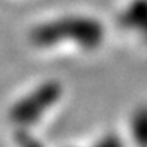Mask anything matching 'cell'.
Wrapping results in <instances>:
<instances>
[{
	"instance_id": "cell-1",
	"label": "cell",
	"mask_w": 147,
	"mask_h": 147,
	"mask_svg": "<svg viewBox=\"0 0 147 147\" xmlns=\"http://www.w3.org/2000/svg\"><path fill=\"white\" fill-rule=\"evenodd\" d=\"M119 24L135 39L147 44V0H129L123 5Z\"/></svg>"
},
{
	"instance_id": "cell-2",
	"label": "cell",
	"mask_w": 147,
	"mask_h": 147,
	"mask_svg": "<svg viewBox=\"0 0 147 147\" xmlns=\"http://www.w3.org/2000/svg\"><path fill=\"white\" fill-rule=\"evenodd\" d=\"M131 132L140 147H147V107H140L131 117Z\"/></svg>"
}]
</instances>
